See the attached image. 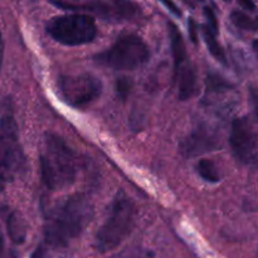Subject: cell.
<instances>
[{
    "label": "cell",
    "instance_id": "cell-1",
    "mask_svg": "<svg viewBox=\"0 0 258 258\" xmlns=\"http://www.w3.org/2000/svg\"><path fill=\"white\" fill-rule=\"evenodd\" d=\"M92 214V204L83 194L59 199L45 214V242L55 248L67 247L88 226Z\"/></svg>",
    "mask_w": 258,
    "mask_h": 258
},
{
    "label": "cell",
    "instance_id": "cell-2",
    "mask_svg": "<svg viewBox=\"0 0 258 258\" xmlns=\"http://www.w3.org/2000/svg\"><path fill=\"white\" fill-rule=\"evenodd\" d=\"M40 170L43 181L50 190L68 188L77 176V155L59 136L45 134L40 153Z\"/></svg>",
    "mask_w": 258,
    "mask_h": 258
},
{
    "label": "cell",
    "instance_id": "cell-3",
    "mask_svg": "<svg viewBox=\"0 0 258 258\" xmlns=\"http://www.w3.org/2000/svg\"><path fill=\"white\" fill-rule=\"evenodd\" d=\"M135 218V204L125 193L120 191L113 199L105 223L96 234V249L106 253L120 246L133 231Z\"/></svg>",
    "mask_w": 258,
    "mask_h": 258
},
{
    "label": "cell",
    "instance_id": "cell-4",
    "mask_svg": "<svg viewBox=\"0 0 258 258\" xmlns=\"http://www.w3.org/2000/svg\"><path fill=\"white\" fill-rule=\"evenodd\" d=\"M150 57L146 43L139 35L125 34L118 38L108 49L95 55V62L103 67L118 71H130L145 64Z\"/></svg>",
    "mask_w": 258,
    "mask_h": 258
},
{
    "label": "cell",
    "instance_id": "cell-5",
    "mask_svg": "<svg viewBox=\"0 0 258 258\" xmlns=\"http://www.w3.org/2000/svg\"><path fill=\"white\" fill-rule=\"evenodd\" d=\"M45 30L55 42L68 47L87 44L97 35L95 19L86 14H68L52 18Z\"/></svg>",
    "mask_w": 258,
    "mask_h": 258
},
{
    "label": "cell",
    "instance_id": "cell-6",
    "mask_svg": "<svg viewBox=\"0 0 258 258\" xmlns=\"http://www.w3.org/2000/svg\"><path fill=\"white\" fill-rule=\"evenodd\" d=\"M24 163L17 121L12 116L0 118V188L12 183Z\"/></svg>",
    "mask_w": 258,
    "mask_h": 258
},
{
    "label": "cell",
    "instance_id": "cell-7",
    "mask_svg": "<svg viewBox=\"0 0 258 258\" xmlns=\"http://www.w3.org/2000/svg\"><path fill=\"white\" fill-rule=\"evenodd\" d=\"M60 96L72 107H86L102 93V83L91 73L66 75L58 78Z\"/></svg>",
    "mask_w": 258,
    "mask_h": 258
},
{
    "label": "cell",
    "instance_id": "cell-8",
    "mask_svg": "<svg viewBox=\"0 0 258 258\" xmlns=\"http://www.w3.org/2000/svg\"><path fill=\"white\" fill-rule=\"evenodd\" d=\"M229 144L237 160L242 164L254 163L257 156V134L248 116L233 121Z\"/></svg>",
    "mask_w": 258,
    "mask_h": 258
},
{
    "label": "cell",
    "instance_id": "cell-9",
    "mask_svg": "<svg viewBox=\"0 0 258 258\" xmlns=\"http://www.w3.org/2000/svg\"><path fill=\"white\" fill-rule=\"evenodd\" d=\"M55 7L70 10H87L107 19H127L136 13V7L126 2H91L83 4L71 3H53Z\"/></svg>",
    "mask_w": 258,
    "mask_h": 258
},
{
    "label": "cell",
    "instance_id": "cell-10",
    "mask_svg": "<svg viewBox=\"0 0 258 258\" xmlns=\"http://www.w3.org/2000/svg\"><path fill=\"white\" fill-rule=\"evenodd\" d=\"M217 138L208 128H199L194 131L186 140L184 141L183 150L185 155L196 156L198 154L206 153L217 148Z\"/></svg>",
    "mask_w": 258,
    "mask_h": 258
},
{
    "label": "cell",
    "instance_id": "cell-11",
    "mask_svg": "<svg viewBox=\"0 0 258 258\" xmlns=\"http://www.w3.org/2000/svg\"><path fill=\"white\" fill-rule=\"evenodd\" d=\"M169 37L171 40V49H173V58H174V70H175V75L180 71L185 70L189 67L190 62H189L188 53L185 49V43H184V38L181 35L180 30L178 29L174 23H169Z\"/></svg>",
    "mask_w": 258,
    "mask_h": 258
},
{
    "label": "cell",
    "instance_id": "cell-12",
    "mask_svg": "<svg viewBox=\"0 0 258 258\" xmlns=\"http://www.w3.org/2000/svg\"><path fill=\"white\" fill-rule=\"evenodd\" d=\"M175 80L178 82L179 98L181 101L189 100L197 90V76L194 68L189 66L185 70L180 71L175 75Z\"/></svg>",
    "mask_w": 258,
    "mask_h": 258
},
{
    "label": "cell",
    "instance_id": "cell-13",
    "mask_svg": "<svg viewBox=\"0 0 258 258\" xmlns=\"http://www.w3.org/2000/svg\"><path fill=\"white\" fill-rule=\"evenodd\" d=\"M7 229L10 239L14 243L22 244L27 238V224L18 212L9 214L7 221Z\"/></svg>",
    "mask_w": 258,
    "mask_h": 258
},
{
    "label": "cell",
    "instance_id": "cell-14",
    "mask_svg": "<svg viewBox=\"0 0 258 258\" xmlns=\"http://www.w3.org/2000/svg\"><path fill=\"white\" fill-rule=\"evenodd\" d=\"M202 33H203L204 42H206V44H207V47H208V50L211 52V54L213 55L217 60H219V62L223 63V64H227L226 52H224L223 47L219 44L218 39H217V34H218V33L211 30L208 27H207V25H204Z\"/></svg>",
    "mask_w": 258,
    "mask_h": 258
},
{
    "label": "cell",
    "instance_id": "cell-15",
    "mask_svg": "<svg viewBox=\"0 0 258 258\" xmlns=\"http://www.w3.org/2000/svg\"><path fill=\"white\" fill-rule=\"evenodd\" d=\"M197 170H198L201 178L208 183H218L221 180V174H219L218 168L211 159H202L197 165Z\"/></svg>",
    "mask_w": 258,
    "mask_h": 258
},
{
    "label": "cell",
    "instance_id": "cell-16",
    "mask_svg": "<svg viewBox=\"0 0 258 258\" xmlns=\"http://www.w3.org/2000/svg\"><path fill=\"white\" fill-rule=\"evenodd\" d=\"M231 20L232 23H233L234 27H237L238 29L249 30V32H256L257 30L256 22H254L251 17L244 14L243 12L233 10V12L231 13Z\"/></svg>",
    "mask_w": 258,
    "mask_h": 258
},
{
    "label": "cell",
    "instance_id": "cell-17",
    "mask_svg": "<svg viewBox=\"0 0 258 258\" xmlns=\"http://www.w3.org/2000/svg\"><path fill=\"white\" fill-rule=\"evenodd\" d=\"M131 88H133V82H131L130 78L127 77H120L116 80L115 83V90H116V95L120 100L125 101L126 98L128 97L131 92Z\"/></svg>",
    "mask_w": 258,
    "mask_h": 258
},
{
    "label": "cell",
    "instance_id": "cell-18",
    "mask_svg": "<svg viewBox=\"0 0 258 258\" xmlns=\"http://www.w3.org/2000/svg\"><path fill=\"white\" fill-rule=\"evenodd\" d=\"M204 15H206L207 18V22H208L207 23V27H208L211 30H213V32L218 33L219 25H218V20H217L216 13H214L211 8L206 7L204 8Z\"/></svg>",
    "mask_w": 258,
    "mask_h": 258
},
{
    "label": "cell",
    "instance_id": "cell-19",
    "mask_svg": "<svg viewBox=\"0 0 258 258\" xmlns=\"http://www.w3.org/2000/svg\"><path fill=\"white\" fill-rule=\"evenodd\" d=\"M30 258H47V253H45V249L43 246H38L34 249V252L32 253Z\"/></svg>",
    "mask_w": 258,
    "mask_h": 258
},
{
    "label": "cell",
    "instance_id": "cell-20",
    "mask_svg": "<svg viewBox=\"0 0 258 258\" xmlns=\"http://www.w3.org/2000/svg\"><path fill=\"white\" fill-rule=\"evenodd\" d=\"M163 4L165 5L166 8H169V9H170V12L174 13V14H175V15H179V17H180V15H181L180 10H179V8L176 7V5L174 4V3H171V2H164Z\"/></svg>",
    "mask_w": 258,
    "mask_h": 258
},
{
    "label": "cell",
    "instance_id": "cell-21",
    "mask_svg": "<svg viewBox=\"0 0 258 258\" xmlns=\"http://www.w3.org/2000/svg\"><path fill=\"white\" fill-rule=\"evenodd\" d=\"M3 57H4V42H3L2 33H0V68H2Z\"/></svg>",
    "mask_w": 258,
    "mask_h": 258
},
{
    "label": "cell",
    "instance_id": "cell-22",
    "mask_svg": "<svg viewBox=\"0 0 258 258\" xmlns=\"http://www.w3.org/2000/svg\"><path fill=\"white\" fill-rule=\"evenodd\" d=\"M241 5H242V7L246 8V9L254 10V5L252 4V3H249V2H241Z\"/></svg>",
    "mask_w": 258,
    "mask_h": 258
},
{
    "label": "cell",
    "instance_id": "cell-23",
    "mask_svg": "<svg viewBox=\"0 0 258 258\" xmlns=\"http://www.w3.org/2000/svg\"><path fill=\"white\" fill-rule=\"evenodd\" d=\"M3 252H4V236H3L2 231H0V257H2Z\"/></svg>",
    "mask_w": 258,
    "mask_h": 258
},
{
    "label": "cell",
    "instance_id": "cell-24",
    "mask_svg": "<svg viewBox=\"0 0 258 258\" xmlns=\"http://www.w3.org/2000/svg\"><path fill=\"white\" fill-rule=\"evenodd\" d=\"M113 258H134V257L128 256V254H126V253H122V254H118V256H115Z\"/></svg>",
    "mask_w": 258,
    "mask_h": 258
}]
</instances>
